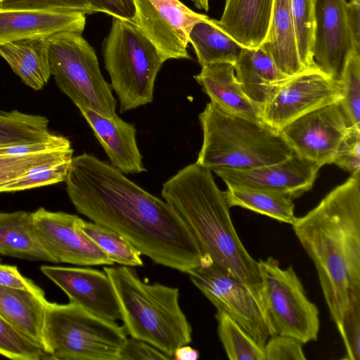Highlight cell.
Here are the masks:
<instances>
[{
  "instance_id": "cell-29",
  "label": "cell",
  "mask_w": 360,
  "mask_h": 360,
  "mask_svg": "<svg viewBox=\"0 0 360 360\" xmlns=\"http://www.w3.org/2000/svg\"><path fill=\"white\" fill-rule=\"evenodd\" d=\"M54 135L44 116L0 110V148L46 141Z\"/></svg>"
},
{
  "instance_id": "cell-38",
  "label": "cell",
  "mask_w": 360,
  "mask_h": 360,
  "mask_svg": "<svg viewBox=\"0 0 360 360\" xmlns=\"http://www.w3.org/2000/svg\"><path fill=\"white\" fill-rule=\"evenodd\" d=\"M39 10L94 14L86 0H2L0 11Z\"/></svg>"
},
{
  "instance_id": "cell-17",
  "label": "cell",
  "mask_w": 360,
  "mask_h": 360,
  "mask_svg": "<svg viewBox=\"0 0 360 360\" xmlns=\"http://www.w3.org/2000/svg\"><path fill=\"white\" fill-rule=\"evenodd\" d=\"M41 271L65 292L70 302L103 319L121 320L116 294L104 271L46 265Z\"/></svg>"
},
{
  "instance_id": "cell-12",
  "label": "cell",
  "mask_w": 360,
  "mask_h": 360,
  "mask_svg": "<svg viewBox=\"0 0 360 360\" xmlns=\"http://www.w3.org/2000/svg\"><path fill=\"white\" fill-rule=\"evenodd\" d=\"M342 97L340 81L310 68L292 77L275 94L263 109V122L280 132L300 117Z\"/></svg>"
},
{
  "instance_id": "cell-37",
  "label": "cell",
  "mask_w": 360,
  "mask_h": 360,
  "mask_svg": "<svg viewBox=\"0 0 360 360\" xmlns=\"http://www.w3.org/2000/svg\"><path fill=\"white\" fill-rule=\"evenodd\" d=\"M346 351L343 359H360V291L353 293L338 328Z\"/></svg>"
},
{
  "instance_id": "cell-15",
  "label": "cell",
  "mask_w": 360,
  "mask_h": 360,
  "mask_svg": "<svg viewBox=\"0 0 360 360\" xmlns=\"http://www.w3.org/2000/svg\"><path fill=\"white\" fill-rule=\"evenodd\" d=\"M347 5L345 0H314V65L337 81H340L349 54L355 51L347 25Z\"/></svg>"
},
{
  "instance_id": "cell-16",
  "label": "cell",
  "mask_w": 360,
  "mask_h": 360,
  "mask_svg": "<svg viewBox=\"0 0 360 360\" xmlns=\"http://www.w3.org/2000/svg\"><path fill=\"white\" fill-rule=\"evenodd\" d=\"M321 167L296 153L272 165L247 169L218 167L212 169L226 184L278 192L297 198L309 191Z\"/></svg>"
},
{
  "instance_id": "cell-4",
  "label": "cell",
  "mask_w": 360,
  "mask_h": 360,
  "mask_svg": "<svg viewBox=\"0 0 360 360\" xmlns=\"http://www.w3.org/2000/svg\"><path fill=\"white\" fill-rule=\"evenodd\" d=\"M118 301L124 328L173 359L192 340V328L179 304L177 288L149 283L133 267L105 266Z\"/></svg>"
},
{
  "instance_id": "cell-2",
  "label": "cell",
  "mask_w": 360,
  "mask_h": 360,
  "mask_svg": "<svg viewBox=\"0 0 360 360\" xmlns=\"http://www.w3.org/2000/svg\"><path fill=\"white\" fill-rule=\"evenodd\" d=\"M292 227L315 266L338 328L350 296L360 291V172L297 217Z\"/></svg>"
},
{
  "instance_id": "cell-40",
  "label": "cell",
  "mask_w": 360,
  "mask_h": 360,
  "mask_svg": "<svg viewBox=\"0 0 360 360\" xmlns=\"http://www.w3.org/2000/svg\"><path fill=\"white\" fill-rule=\"evenodd\" d=\"M303 345L293 337L275 334L264 346L265 360H305Z\"/></svg>"
},
{
  "instance_id": "cell-20",
  "label": "cell",
  "mask_w": 360,
  "mask_h": 360,
  "mask_svg": "<svg viewBox=\"0 0 360 360\" xmlns=\"http://www.w3.org/2000/svg\"><path fill=\"white\" fill-rule=\"evenodd\" d=\"M210 98V102L221 110L254 121L264 122L262 110L244 93L230 63H219L202 68L193 76Z\"/></svg>"
},
{
  "instance_id": "cell-23",
  "label": "cell",
  "mask_w": 360,
  "mask_h": 360,
  "mask_svg": "<svg viewBox=\"0 0 360 360\" xmlns=\"http://www.w3.org/2000/svg\"><path fill=\"white\" fill-rule=\"evenodd\" d=\"M261 46L284 74L295 76L308 70L299 56L290 0H274L267 34Z\"/></svg>"
},
{
  "instance_id": "cell-28",
  "label": "cell",
  "mask_w": 360,
  "mask_h": 360,
  "mask_svg": "<svg viewBox=\"0 0 360 360\" xmlns=\"http://www.w3.org/2000/svg\"><path fill=\"white\" fill-rule=\"evenodd\" d=\"M226 186V193L230 207H241L290 225L297 219L293 198L288 195L238 185Z\"/></svg>"
},
{
  "instance_id": "cell-1",
  "label": "cell",
  "mask_w": 360,
  "mask_h": 360,
  "mask_svg": "<svg viewBox=\"0 0 360 360\" xmlns=\"http://www.w3.org/2000/svg\"><path fill=\"white\" fill-rule=\"evenodd\" d=\"M65 181L79 213L119 233L154 263L186 274L201 264L199 245L175 209L112 165L79 155Z\"/></svg>"
},
{
  "instance_id": "cell-22",
  "label": "cell",
  "mask_w": 360,
  "mask_h": 360,
  "mask_svg": "<svg viewBox=\"0 0 360 360\" xmlns=\"http://www.w3.org/2000/svg\"><path fill=\"white\" fill-rule=\"evenodd\" d=\"M273 2L274 0H225L219 24L245 48H257L266 39Z\"/></svg>"
},
{
  "instance_id": "cell-27",
  "label": "cell",
  "mask_w": 360,
  "mask_h": 360,
  "mask_svg": "<svg viewBox=\"0 0 360 360\" xmlns=\"http://www.w3.org/2000/svg\"><path fill=\"white\" fill-rule=\"evenodd\" d=\"M188 40L201 68L219 63L234 65L245 49L221 28L217 20L209 17L193 25Z\"/></svg>"
},
{
  "instance_id": "cell-26",
  "label": "cell",
  "mask_w": 360,
  "mask_h": 360,
  "mask_svg": "<svg viewBox=\"0 0 360 360\" xmlns=\"http://www.w3.org/2000/svg\"><path fill=\"white\" fill-rule=\"evenodd\" d=\"M0 254L55 263L37 233L32 213L0 212Z\"/></svg>"
},
{
  "instance_id": "cell-33",
  "label": "cell",
  "mask_w": 360,
  "mask_h": 360,
  "mask_svg": "<svg viewBox=\"0 0 360 360\" xmlns=\"http://www.w3.org/2000/svg\"><path fill=\"white\" fill-rule=\"evenodd\" d=\"M0 355L13 360H46L50 355L0 314Z\"/></svg>"
},
{
  "instance_id": "cell-43",
  "label": "cell",
  "mask_w": 360,
  "mask_h": 360,
  "mask_svg": "<svg viewBox=\"0 0 360 360\" xmlns=\"http://www.w3.org/2000/svg\"><path fill=\"white\" fill-rule=\"evenodd\" d=\"M0 285L44 294L31 279L22 276L15 266L0 264Z\"/></svg>"
},
{
  "instance_id": "cell-10",
  "label": "cell",
  "mask_w": 360,
  "mask_h": 360,
  "mask_svg": "<svg viewBox=\"0 0 360 360\" xmlns=\"http://www.w3.org/2000/svg\"><path fill=\"white\" fill-rule=\"evenodd\" d=\"M187 274L217 310L229 314L260 346L274 335L262 297L236 277L204 257Z\"/></svg>"
},
{
  "instance_id": "cell-35",
  "label": "cell",
  "mask_w": 360,
  "mask_h": 360,
  "mask_svg": "<svg viewBox=\"0 0 360 360\" xmlns=\"http://www.w3.org/2000/svg\"><path fill=\"white\" fill-rule=\"evenodd\" d=\"M340 83V101L352 127L360 129V53L352 51L347 59Z\"/></svg>"
},
{
  "instance_id": "cell-14",
  "label": "cell",
  "mask_w": 360,
  "mask_h": 360,
  "mask_svg": "<svg viewBox=\"0 0 360 360\" xmlns=\"http://www.w3.org/2000/svg\"><path fill=\"white\" fill-rule=\"evenodd\" d=\"M39 238L55 263L79 266H113L115 264L77 226L79 217L40 207L32 213Z\"/></svg>"
},
{
  "instance_id": "cell-24",
  "label": "cell",
  "mask_w": 360,
  "mask_h": 360,
  "mask_svg": "<svg viewBox=\"0 0 360 360\" xmlns=\"http://www.w3.org/2000/svg\"><path fill=\"white\" fill-rule=\"evenodd\" d=\"M47 302L44 294L0 285L1 316L42 347Z\"/></svg>"
},
{
  "instance_id": "cell-18",
  "label": "cell",
  "mask_w": 360,
  "mask_h": 360,
  "mask_svg": "<svg viewBox=\"0 0 360 360\" xmlns=\"http://www.w3.org/2000/svg\"><path fill=\"white\" fill-rule=\"evenodd\" d=\"M86 15L39 10L0 11V44L27 39L48 38L63 32L82 33Z\"/></svg>"
},
{
  "instance_id": "cell-3",
  "label": "cell",
  "mask_w": 360,
  "mask_h": 360,
  "mask_svg": "<svg viewBox=\"0 0 360 360\" xmlns=\"http://www.w3.org/2000/svg\"><path fill=\"white\" fill-rule=\"evenodd\" d=\"M161 195L182 218L202 257L262 297L258 262L240 240L231 218L226 193L219 188L212 171L196 163L188 165L164 183Z\"/></svg>"
},
{
  "instance_id": "cell-36",
  "label": "cell",
  "mask_w": 360,
  "mask_h": 360,
  "mask_svg": "<svg viewBox=\"0 0 360 360\" xmlns=\"http://www.w3.org/2000/svg\"><path fill=\"white\" fill-rule=\"evenodd\" d=\"M71 148L26 155L0 154V186L6 184L39 165L72 157Z\"/></svg>"
},
{
  "instance_id": "cell-41",
  "label": "cell",
  "mask_w": 360,
  "mask_h": 360,
  "mask_svg": "<svg viewBox=\"0 0 360 360\" xmlns=\"http://www.w3.org/2000/svg\"><path fill=\"white\" fill-rule=\"evenodd\" d=\"M171 360L153 345L134 338L126 340L119 354V360Z\"/></svg>"
},
{
  "instance_id": "cell-25",
  "label": "cell",
  "mask_w": 360,
  "mask_h": 360,
  "mask_svg": "<svg viewBox=\"0 0 360 360\" xmlns=\"http://www.w3.org/2000/svg\"><path fill=\"white\" fill-rule=\"evenodd\" d=\"M47 38H34L0 44V56L29 87L40 90L51 76Z\"/></svg>"
},
{
  "instance_id": "cell-13",
  "label": "cell",
  "mask_w": 360,
  "mask_h": 360,
  "mask_svg": "<svg viewBox=\"0 0 360 360\" xmlns=\"http://www.w3.org/2000/svg\"><path fill=\"white\" fill-rule=\"evenodd\" d=\"M350 127L340 101L300 117L280 133L295 153L322 167L333 163Z\"/></svg>"
},
{
  "instance_id": "cell-7",
  "label": "cell",
  "mask_w": 360,
  "mask_h": 360,
  "mask_svg": "<svg viewBox=\"0 0 360 360\" xmlns=\"http://www.w3.org/2000/svg\"><path fill=\"white\" fill-rule=\"evenodd\" d=\"M123 326L70 302H47L43 347L54 360H119Z\"/></svg>"
},
{
  "instance_id": "cell-39",
  "label": "cell",
  "mask_w": 360,
  "mask_h": 360,
  "mask_svg": "<svg viewBox=\"0 0 360 360\" xmlns=\"http://www.w3.org/2000/svg\"><path fill=\"white\" fill-rule=\"evenodd\" d=\"M333 163L351 174L360 172V129L349 127L338 146Z\"/></svg>"
},
{
  "instance_id": "cell-8",
  "label": "cell",
  "mask_w": 360,
  "mask_h": 360,
  "mask_svg": "<svg viewBox=\"0 0 360 360\" xmlns=\"http://www.w3.org/2000/svg\"><path fill=\"white\" fill-rule=\"evenodd\" d=\"M46 40L51 74L59 89L79 110L116 116L111 86L101 74L94 49L82 34L63 32Z\"/></svg>"
},
{
  "instance_id": "cell-47",
  "label": "cell",
  "mask_w": 360,
  "mask_h": 360,
  "mask_svg": "<svg viewBox=\"0 0 360 360\" xmlns=\"http://www.w3.org/2000/svg\"><path fill=\"white\" fill-rule=\"evenodd\" d=\"M351 2L360 4V0H350Z\"/></svg>"
},
{
  "instance_id": "cell-48",
  "label": "cell",
  "mask_w": 360,
  "mask_h": 360,
  "mask_svg": "<svg viewBox=\"0 0 360 360\" xmlns=\"http://www.w3.org/2000/svg\"><path fill=\"white\" fill-rule=\"evenodd\" d=\"M2 0H0V2Z\"/></svg>"
},
{
  "instance_id": "cell-30",
  "label": "cell",
  "mask_w": 360,
  "mask_h": 360,
  "mask_svg": "<svg viewBox=\"0 0 360 360\" xmlns=\"http://www.w3.org/2000/svg\"><path fill=\"white\" fill-rule=\"evenodd\" d=\"M77 225L114 262L125 266H142L141 253L115 231L79 217Z\"/></svg>"
},
{
  "instance_id": "cell-21",
  "label": "cell",
  "mask_w": 360,
  "mask_h": 360,
  "mask_svg": "<svg viewBox=\"0 0 360 360\" xmlns=\"http://www.w3.org/2000/svg\"><path fill=\"white\" fill-rule=\"evenodd\" d=\"M233 66L244 93L262 111L275 94L294 77L282 72L262 46L245 48Z\"/></svg>"
},
{
  "instance_id": "cell-19",
  "label": "cell",
  "mask_w": 360,
  "mask_h": 360,
  "mask_svg": "<svg viewBox=\"0 0 360 360\" xmlns=\"http://www.w3.org/2000/svg\"><path fill=\"white\" fill-rule=\"evenodd\" d=\"M105 150L112 166L124 174L146 172L134 126L117 115L108 117L89 109L79 110Z\"/></svg>"
},
{
  "instance_id": "cell-46",
  "label": "cell",
  "mask_w": 360,
  "mask_h": 360,
  "mask_svg": "<svg viewBox=\"0 0 360 360\" xmlns=\"http://www.w3.org/2000/svg\"><path fill=\"white\" fill-rule=\"evenodd\" d=\"M195 7L200 10H209V0H191Z\"/></svg>"
},
{
  "instance_id": "cell-11",
  "label": "cell",
  "mask_w": 360,
  "mask_h": 360,
  "mask_svg": "<svg viewBox=\"0 0 360 360\" xmlns=\"http://www.w3.org/2000/svg\"><path fill=\"white\" fill-rule=\"evenodd\" d=\"M133 22L166 60L190 59L188 34L193 25L209 16L196 13L179 0H134Z\"/></svg>"
},
{
  "instance_id": "cell-42",
  "label": "cell",
  "mask_w": 360,
  "mask_h": 360,
  "mask_svg": "<svg viewBox=\"0 0 360 360\" xmlns=\"http://www.w3.org/2000/svg\"><path fill=\"white\" fill-rule=\"evenodd\" d=\"M97 11L133 22L136 10L134 0H86Z\"/></svg>"
},
{
  "instance_id": "cell-44",
  "label": "cell",
  "mask_w": 360,
  "mask_h": 360,
  "mask_svg": "<svg viewBox=\"0 0 360 360\" xmlns=\"http://www.w3.org/2000/svg\"><path fill=\"white\" fill-rule=\"evenodd\" d=\"M347 18L354 50L360 53V4L347 2Z\"/></svg>"
},
{
  "instance_id": "cell-9",
  "label": "cell",
  "mask_w": 360,
  "mask_h": 360,
  "mask_svg": "<svg viewBox=\"0 0 360 360\" xmlns=\"http://www.w3.org/2000/svg\"><path fill=\"white\" fill-rule=\"evenodd\" d=\"M257 262L262 301L274 335L291 336L303 344L316 341L319 309L307 297L293 266L283 269L272 257Z\"/></svg>"
},
{
  "instance_id": "cell-31",
  "label": "cell",
  "mask_w": 360,
  "mask_h": 360,
  "mask_svg": "<svg viewBox=\"0 0 360 360\" xmlns=\"http://www.w3.org/2000/svg\"><path fill=\"white\" fill-rule=\"evenodd\" d=\"M217 333L230 360H265L264 347L222 310L215 314Z\"/></svg>"
},
{
  "instance_id": "cell-32",
  "label": "cell",
  "mask_w": 360,
  "mask_h": 360,
  "mask_svg": "<svg viewBox=\"0 0 360 360\" xmlns=\"http://www.w3.org/2000/svg\"><path fill=\"white\" fill-rule=\"evenodd\" d=\"M72 157L36 166L19 177L0 186V193L15 192L65 181Z\"/></svg>"
},
{
  "instance_id": "cell-6",
  "label": "cell",
  "mask_w": 360,
  "mask_h": 360,
  "mask_svg": "<svg viewBox=\"0 0 360 360\" xmlns=\"http://www.w3.org/2000/svg\"><path fill=\"white\" fill-rule=\"evenodd\" d=\"M103 60L121 112L153 101L155 79L166 60L133 22L112 17Z\"/></svg>"
},
{
  "instance_id": "cell-45",
  "label": "cell",
  "mask_w": 360,
  "mask_h": 360,
  "mask_svg": "<svg viewBox=\"0 0 360 360\" xmlns=\"http://www.w3.org/2000/svg\"><path fill=\"white\" fill-rule=\"evenodd\" d=\"M198 358L199 352L188 345L179 347L173 354V359L176 360H197Z\"/></svg>"
},
{
  "instance_id": "cell-5",
  "label": "cell",
  "mask_w": 360,
  "mask_h": 360,
  "mask_svg": "<svg viewBox=\"0 0 360 360\" xmlns=\"http://www.w3.org/2000/svg\"><path fill=\"white\" fill-rule=\"evenodd\" d=\"M203 140L196 164L211 171L247 169L280 162L293 150L264 122L226 113L211 102L199 115Z\"/></svg>"
},
{
  "instance_id": "cell-34",
  "label": "cell",
  "mask_w": 360,
  "mask_h": 360,
  "mask_svg": "<svg viewBox=\"0 0 360 360\" xmlns=\"http://www.w3.org/2000/svg\"><path fill=\"white\" fill-rule=\"evenodd\" d=\"M290 5L300 60L307 69L316 68L311 53L314 0H290Z\"/></svg>"
}]
</instances>
